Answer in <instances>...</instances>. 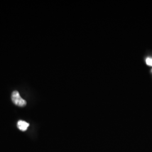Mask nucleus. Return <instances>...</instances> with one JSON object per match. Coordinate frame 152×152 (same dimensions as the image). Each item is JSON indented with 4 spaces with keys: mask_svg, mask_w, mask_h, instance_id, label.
<instances>
[{
    "mask_svg": "<svg viewBox=\"0 0 152 152\" xmlns=\"http://www.w3.org/2000/svg\"><path fill=\"white\" fill-rule=\"evenodd\" d=\"M18 127L19 128V129L20 130L22 131H25L27 130V128L29 127V124L28 123H27L25 121H19L18 122Z\"/></svg>",
    "mask_w": 152,
    "mask_h": 152,
    "instance_id": "f03ea898",
    "label": "nucleus"
},
{
    "mask_svg": "<svg viewBox=\"0 0 152 152\" xmlns=\"http://www.w3.org/2000/svg\"><path fill=\"white\" fill-rule=\"evenodd\" d=\"M146 63L149 66H152V58H150V57H148L146 59Z\"/></svg>",
    "mask_w": 152,
    "mask_h": 152,
    "instance_id": "7ed1b4c3",
    "label": "nucleus"
},
{
    "mask_svg": "<svg viewBox=\"0 0 152 152\" xmlns=\"http://www.w3.org/2000/svg\"><path fill=\"white\" fill-rule=\"evenodd\" d=\"M11 100L13 103L20 107H23L27 104L26 101L22 99L19 93L17 91H14L12 93Z\"/></svg>",
    "mask_w": 152,
    "mask_h": 152,
    "instance_id": "f257e3e1",
    "label": "nucleus"
}]
</instances>
